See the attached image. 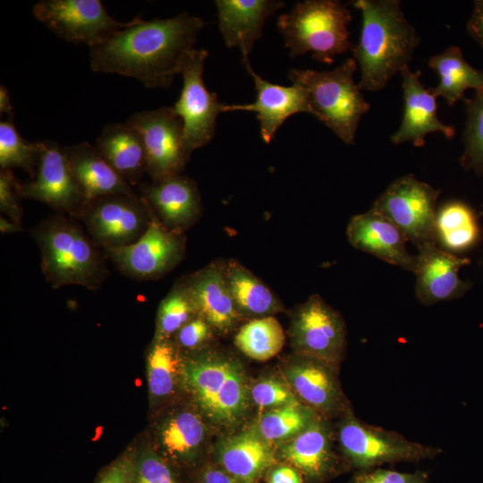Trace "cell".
<instances>
[{
  "label": "cell",
  "instance_id": "19",
  "mask_svg": "<svg viewBox=\"0 0 483 483\" xmlns=\"http://www.w3.org/2000/svg\"><path fill=\"white\" fill-rule=\"evenodd\" d=\"M346 234L355 249L402 269L414 271L416 255L407 250V239L394 223L379 212L370 208L352 216Z\"/></svg>",
  "mask_w": 483,
  "mask_h": 483
},
{
  "label": "cell",
  "instance_id": "21",
  "mask_svg": "<svg viewBox=\"0 0 483 483\" xmlns=\"http://www.w3.org/2000/svg\"><path fill=\"white\" fill-rule=\"evenodd\" d=\"M225 261L209 263L182 280L199 316L213 329L226 334L240 319L224 272Z\"/></svg>",
  "mask_w": 483,
  "mask_h": 483
},
{
  "label": "cell",
  "instance_id": "10",
  "mask_svg": "<svg viewBox=\"0 0 483 483\" xmlns=\"http://www.w3.org/2000/svg\"><path fill=\"white\" fill-rule=\"evenodd\" d=\"M32 13L59 38L89 48L131 23L114 20L99 0H42Z\"/></svg>",
  "mask_w": 483,
  "mask_h": 483
},
{
  "label": "cell",
  "instance_id": "30",
  "mask_svg": "<svg viewBox=\"0 0 483 483\" xmlns=\"http://www.w3.org/2000/svg\"><path fill=\"white\" fill-rule=\"evenodd\" d=\"M480 229L475 211L460 200H451L436 211V241L449 252H462L479 241Z\"/></svg>",
  "mask_w": 483,
  "mask_h": 483
},
{
  "label": "cell",
  "instance_id": "43",
  "mask_svg": "<svg viewBox=\"0 0 483 483\" xmlns=\"http://www.w3.org/2000/svg\"><path fill=\"white\" fill-rule=\"evenodd\" d=\"M97 483H135V459L124 455L112 463Z\"/></svg>",
  "mask_w": 483,
  "mask_h": 483
},
{
  "label": "cell",
  "instance_id": "23",
  "mask_svg": "<svg viewBox=\"0 0 483 483\" xmlns=\"http://www.w3.org/2000/svg\"><path fill=\"white\" fill-rule=\"evenodd\" d=\"M143 199L168 229L183 233L201 213L200 195L196 182L175 174L142 187Z\"/></svg>",
  "mask_w": 483,
  "mask_h": 483
},
{
  "label": "cell",
  "instance_id": "14",
  "mask_svg": "<svg viewBox=\"0 0 483 483\" xmlns=\"http://www.w3.org/2000/svg\"><path fill=\"white\" fill-rule=\"evenodd\" d=\"M152 209L136 195H108L87 205L80 216L95 245L123 247L138 241L147 230Z\"/></svg>",
  "mask_w": 483,
  "mask_h": 483
},
{
  "label": "cell",
  "instance_id": "44",
  "mask_svg": "<svg viewBox=\"0 0 483 483\" xmlns=\"http://www.w3.org/2000/svg\"><path fill=\"white\" fill-rule=\"evenodd\" d=\"M466 28L470 36L483 49V0L474 2Z\"/></svg>",
  "mask_w": 483,
  "mask_h": 483
},
{
  "label": "cell",
  "instance_id": "27",
  "mask_svg": "<svg viewBox=\"0 0 483 483\" xmlns=\"http://www.w3.org/2000/svg\"><path fill=\"white\" fill-rule=\"evenodd\" d=\"M217 453L223 469L242 483H253L275 462L270 444L256 431L223 440Z\"/></svg>",
  "mask_w": 483,
  "mask_h": 483
},
{
  "label": "cell",
  "instance_id": "11",
  "mask_svg": "<svg viewBox=\"0 0 483 483\" xmlns=\"http://www.w3.org/2000/svg\"><path fill=\"white\" fill-rule=\"evenodd\" d=\"M127 123L141 137L147 173L153 182L181 174L191 155L184 145L182 122L172 106L137 112Z\"/></svg>",
  "mask_w": 483,
  "mask_h": 483
},
{
  "label": "cell",
  "instance_id": "5",
  "mask_svg": "<svg viewBox=\"0 0 483 483\" xmlns=\"http://www.w3.org/2000/svg\"><path fill=\"white\" fill-rule=\"evenodd\" d=\"M351 21V11L338 0H305L281 14L277 28L291 57L310 53L315 60L330 64L336 55L352 49Z\"/></svg>",
  "mask_w": 483,
  "mask_h": 483
},
{
  "label": "cell",
  "instance_id": "40",
  "mask_svg": "<svg viewBox=\"0 0 483 483\" xmlns=\"http://www.w3.org/2000/svg\"><path fill=\"white\" fill-rule=\"evenodd\" d=\"M428 480L429 473L428 471L401 472L374 468L358 470L350 483H428Z\"/></svg>",
  "mask_w": 483,
  "mask_h": 483
},
{
  "label": "cell",
  "instance_id": "24",
  "mask_svg": "<svg viewBox=\"0 0 483 483\" xmlns=\"http://www.w3.org/2000/svg\"><path fill=\"white\" fill-rule=\"evenodd\" d=\"M327 419L320 416L281 448L282 457L315 483L335 474L339 464Z\"/></svg>",
  "mask_w": 483,
  "mask_h": 483
},
{
  "label": "cell",
  "instance_id": "36",
  "mask_svg": "<svg viewBox=\"0 0 483 483\" xmlns=\"http://www.w3.org/2000/svg\"><path fill=\"white\" fill-rule=\"evenodd\" d=\"M463 101L466 121L460 163L463 169L483 175V90Z\"/></svg>",
  "mask_w": 483,
  "mask_h": 483
},
{
  "label": "cell",
  "instance_id": "9",
  "mask_svg": "<svg viewBox=\"0 0 483 483\" xmlns=\"http://www.w3.org/2000/svg\"><path fill=\"white\" fill-rule=\"evenodd\" d=\"M185 242L183 233L168 229L153 212L147 230L138 241L105 250L125 275L139 280H156L183 259Z\"/></svg>",
  "mask_w": 483,
  "mask_h": 483
},
{
  "label": "cell",
  "instance_id": "4",
  "mask_svg": "<svg viewBox=\"0 0 483 483\" xmlns=\"http://www.w3.org/2000/svg\"><path fill=\"white\" fill-rule=\"evenodd\" d=\"M41 254V267L53 287L80 285L96 290L106 267L95 244L81 228L62 216L41 223L33 231Z\"/></svg>",
  "mask_w": 483,
  "mask_h": 483
},
{
  "label": "cell",
  "instance_id": "31",
  "mask_svg": "<svg viewBox=\"0 0 483 483\" xmlns=\"http://www.w3.org/2000/svg\"><path fill=\"white\" fill-rule=\"evenodd\" d=\"M206 434L201 418L191 411H181L160 427L158 440L164 451L173 458L186 459L197 453Z\"/></svg>",
  "mask_w": 483,
  "mask_h": 483
},
{
  "label": "cell",
  "instance_id": "38",
  "mask_svg": "<svg viewBox=\"0 0 483 483\" xmlns=\"http://www.w3.org/2000/svg\"><path fill=\"white\" fill-rule=\"evenodd\" d=\"M250 397L257 405L272 409L301 404L296 394L286 384L272 378L256 383L250 390Z\"/></svg>",
  "mask_w": 483,
  "mask_h": 483
},
{
  "label": "cell",
  "instance_id": "17",
  "mask_svg": "<svg viewBox=\"0 0 483 483\" xmlns=\"http://www.w3.org/2000/svg\"><path fill=\"white\" fill-rule=\"evenodd\" d=\"M298 356L284 371L292 392L326 419L343 416L351 408L337 379V367L317 358Z\"/></svg>",
  "mask_w": 483,
  "mask_h": 483
},
{
  "label": "cell",
  "instance_id": "32",
  "mask_svg": "<svg viewBox=\"0 0 483 483\" xmlns=\"http://www.w3.org/2000/svg\"><path fill=\"white\" fill-rule=\"evenodd\" d=\"M285 335L273 316L256 318L243 325L234 337L237 348L256 360H267L284 347Z\"/></svg>",
  "mask_w": 483,
  "mask_h": 483
},
{
  "label": "cell",
  "instance_id": "41",
  "mask_svg": "<svg viewBox=\"0 0 483 483\" xmlns=\"http://www.w3.org/2000/svg\"><path fill=\"white\" fill-rule=\"evenodd\" d=\"M20 185L11 169L0 171V210L8 218L21 224L22 208L20 203Z\"/></svg>",
  "mask_w": 483,
  "mask_h": 483
},
{
  "label": "cell",
  "instance_id": "16",
  "mask_svg": "<svg viewBox=\"0 0 483 483\" xmlns=\"http://www.w3.org/2000/svg\"><path fill=\"white\" fill-rule=\"evenodd\" d=\"M470 259L460 257L428 243L418 248L415 294L419 303L431 306L435 303L462 297L470 284L461 279L459 272L469 265Z\"/></svg>",
  "mask_w": 483,
  "mask_h": 483
},
{
  "label": "cell",
  "instance_id": "1",
  "mask_svg": "<svg viewBox=\"0 0 483 483\" xmlns=\"http://www.w3.org/2000/svg\"><path fill=\"white\" fill-rule=\"evenodd\" d=\"M204 25L187 13L149 21L134 18L89 48L90 68L136 79L147 88H167L181 74Z\"/></svg>",
  "mask_w": 483,
  "mask_h": 483
},
{
  "label": "cell",
  "instance_id": "37",
  "mask_svg": "<svg viewBox=\"0 0 483 483\" xmlns=\"http://www.w3.org/2000/svg\"><path fill=\"white\" fill-rule=\"evenodd\" d=\"M197 315L194 303L182 281L177 283L159 305L156 341L167 340Z\"/></svg>",
  "mask_w": 483,
  "mask_h": 483
},
{
  "label": "cell",
  "instance_id": "33",
  "mask_svg": "<svg viewBox=\"0 0 483 483\" xmlns=\"http://www.w3.org/2000/svg\"><path fill=\"white\" fill-rule=\"evenodd\" d=\"M183 363L176 347L167 340L155 341L147 357V380L154 399L169 396L182 377Z\"/></svg>",
  "mask_w": 483,
  "mask_h": 483
},
{
  "label": "cell",
  "instance_id": "47",
  "mask_svg": "<svg viewBox=\"0 0 483 483\" xmlns=\"http://www.w3.org/2000/svg\"><path fill=\"white\" fill-rule=\"evenodd\" d=\"M0 114H6L9 116H13L11 97L8 89L3 85L0 86Z\"/></svg>",
  "mask_w": 483,
  "mask_h": 483
},
{
  "label": "cell",
  "instance_id": "39",
  "mask_svg": "<svg viewBox=\"0 0 483 483\" xmlns=\"http://www.w3.org/2000/svg\"><path fill=\"white\" fill-rule=\"evenodd\" d=\"M135 483H178L173 470L152 451L145 450L135 459Z\"/></svg>",
  "mask_w": 483,
  "mask_h": 483
},
{
  "label": "cell",
  "instance_id": "15",
  "mask_svg": "<svg viewBox=\"0 0 483 483\" xmlns=\"http://www.w3.org/2000/svg\"><path fill=\"white\" fill-rule=\"evenodd\" d=\"M44 148L31 181L20 185L22 198L80 216L89 201L69 165L64 147L43 140Z\"/></svg>",
  "mask_w": 483,
  "mask_h": 483
},
{
  "label": "cell",
  "instance_id": "7",
  "mask_svg": "<svg viewBox=\"0 0 483 483\" xmlns=\"http://www.w3.org/2000/svg\"><path fill=\"white\" fill-rule=\"evenodd\" d=\"M336 439L345 463L357 470L386 463L419 462L443 453L441 447L411 441L395 431L367 424L351 409L341 416Z\"/></svg>",
  "mask_w": 483,
  "mask_h": 483
},
{
  "label": "cell",
  "instance_id": "22",
  "mask_svg": "<svg viewBox=\"0 0 483 483\" xmlns=\"http://www.w3.org/2000/svg\"><path fill=\"white\" fill-rule=\"evenodd\" d=\"M218 27L225 45L237 47L244 64L261 38L267 19L284 6L279 0H216Z\"/></svg>",
  "mask_w": 483,
  "mask_h": 483
},
{
  "label": "cell",
  "instance_id": "2",
  "mask_svg": "<svg viewBox=\"0 0 483 483\" xmlns=\"http://www.w3.org/2000/svg\"><path fill=\"white\" fill-rule=\"evenodd\" d=\"M361 28L353 58L360 69V90L379 91L409 66L420 43L415 28L406 19L399 0H356Z\"/></svg>",
  "mask_w": 483,
  "mask_h": 483
},
{
  "label": "cell",
  "instance_id": "13",
  "mask_svg": "<svg viewBox=\"0 0 483 483\" xmlns=\"http://www.w3.org/2000/svg\"><path fill=\"white\" fill-rule=\"evenodd\" d=\"M290 337L298 354L338 367L346 346V327L338 311L313 294L293 311Z\"/></svg>",
  "mask_w": 483,
  "mask_h": 483
},
{
  "label": "cell",
  "instance_id": "28",
  "mask_svg": "<svg viewBox=\"0 0 483 483\" xmlns=\"http://www.w3.org/2000/svg\"><path fill=\"white\" fill-rule=\"evenodd\" d=\"M428 64L439 78L438 84L431 89V92L436 97L444 98L448 106L463 100L467 89L483 90V71L472 67L456 46H450L431 56Z\"/></svg>",
  "mask_w": 483,
  "mask_h": 483
},
{
  "label": "cell",
  "instance_id": "18",
  "mask_svg": "<svg viewBox=\"0 0 483 483\" xmlns=\"http://www.w3.org/2000/svg\"><path fill=\"white\" fill-rule=\"evenodd\" d=\"M403 98V114L399 128L390 137L394 145L411 142L423 147L430 133H441L448 139L455 131L452 125L441 122L437 116L436 97L419 80L420 71L411 72L408 67L401 71Z\"/></svg>",
  "mask_w": 483,
  "mask_h": 483
},
{
  "label": "cell",
  "instance_id": "20",
  "mask_svg": "<svg viewBox=\"0 0 483 483\" xmlns=\"http://www.w3.org/2000/svg\"><path fill=\"white\" fill-rule=\"evenodd\" d=\"M245 67L254 80L256 100L250 104H224L223 112L255 113L259 122L261 139L270 143L288 117L301 112L309 113L306 93L298 84L286 87L264 80L252 70L250 64Z\"/></svg>",
  "mask_w": 483,
  "mask_h": 483
},
{
  "label": "cell",
  "instance_id": "48",
  "mask_svg": "<svg viewBox=\"0 0 483 483\" xmlns=\"http://www.w3.org/2000/svg\"><path fill=\"white\" fill-rule=\"evenodd\" d=\"M0 231L4 233H13L21 231V224L8 218L3 217L0 218Z\"/></svg>",
  "mask_w": 483,
  "mask_h": 483
},
{
  "label": "cell",
  "instance_id": "26",
  "mask_svg": "<svg viewBox=\"0 0 483 483\" xmlns=\"http://www.w3.org/2000/svg\"><path fill=\"white\" fill-rule=\"evenodd\" d=\"M96 148L129 184L137 183L147 173L141 137L128 123L106 125L96 140Z\"/></svg>",
  "mask_w": 483,
  "mask_h": 483
},
{
  "label": "cell",
  "instance_id": "35",
  "mask_svg": "<svg viewBox=\"0 0 483 483\" xmlns=\"http://www.w3.org/2000/svg\"><path fill=\"white\" fill-rule=\"evenodd\" d=\"M43 148V141L30 142L20 135L13 116L0 122L1 169L18 167L34 177Z\"/></svg>",
  "mask_w": 483,
  "mask_h": 483
},
{
  "label": "cell",
  "instance_id": "42",
  "mask_svg": "<svg viewBox=\"0 0 483 483\" xmlns=\"http://www.w3.org/2000/svg\"><path fill=\"white\" fill-rule=\"evenodd\" d=\"M212 326L197 315L186 323L176 334L177 343L186 349H196L204 344L211 335Z\"/></svg>",
  "mask_w": 483,
  "mask_h": 483
},
{
  "label": "cell",
  "instance_id": "3",
  "mask_svg": "<svg viewBox=\"0 0 483 483\" xmlns=\"http://www.w3.org/2000/svg\"><path fill=\"white\" fill-rule=\"evenodd\" d=\"M354 58H347L333 70L318 72L292 69L288 77L305 91L309 114L328 127L343 143L352 145L369 103L363 97L353 74Z\"/></svg>",
  "mask_w": 483,
  "mask_h": 483
},
{
  "label": "cell",
  "instance_id": "8",
  "mask_svg": "<svg viewBox=\"0 0 483 483\" xmlns=\"http://www.w3.org/2000/svg\"><path fill=\"white\" fill-rule=\"evenodd\" d=\"M440 192L413 174H405L394 180L371 208L394 223L418 249L436 243V201Z\"/></svg>",
  "mask_w": 483,
  "mask_h": 483
},
{
  "label": "cell",
  "instance_id": "34",
  "mask_svg": "<svg viewBox=\"0 0 483 483\" xmlns=\"http://www.w3.org/2000/svg\"><path fill=\"white\" fill-rule=\"evenodd\" d=\"M320 416L313 409L301 403L274 408L262 415L256 432L268 443L288 441L305 430Z\"/></svg>",
  "mask_w": 483,
  "mask_h": 483
},
{
  "label": "cell",
  "instance_id": "25",
  "mask_svg": "<svg viewBox=\"0 0 483 483\" xmlns=\"http://www.w3.org/2000/svg\"><path fill=\"white\" fill-rule=\"evenodd\" d=\"M71 170L89 202L108 195H135L130 184L96 147L81 142L64 147Z\"/></svg>",
  "mask_w": 483,
  "mask_h": 483
},
{
  "label": "cell",
  "instance_id": "6",
  "mask_svg": "<svg viewBox=\"0 0 483 483\" xmlns=\"http://www.w3.org/2000/svg\"><path fill=\"white\" fill-rule=\"evenodd\" d=\"M188 392L205 416L219 425H233L245 414L250 393L241 365L221 354L206 352L183 363Z\"/></svg>",
  "mask_w": 483,
  "mask_h": 483
},
{
  "label": "cell",
  "instance_id": "45",
  "mask_svg": "<svg viewBox=\"0 0 483 483\" xmlns=\"http://www.w3.org/2000/svg\"><path fill=\"white\" fill-rule=\"evenodd\" d=\"M269 483H302V479L295 468L282 466L272 470Z\"/></svg>",
  "mask_w": 483,
  "mask_h": 483
},
{
  "label": "cell",
  "instance_id": "12",
  "mask_svg": "<svg viewBox=\"0 0 483 483\" xmlns=\"http://www.w3.org/2000/svg\"><path fill=\"white\" fill-rule=\"evenodd\" d=\"M208 52L195 48L182 70V87L179 98L172 106L181 118L184 145L191 152L208 144L214 137L217 115L224 104L216 93L209 91L203 80L204 65Z\"/></svg>",
  "mask_w": 483,
  "mask_h": 483
},
{
  "label": "cell",
  "instance_id": "29",
  "mask_svg": "<svg viewBox=\"0 0 483 483\" xmlns=\"http://www.w3.org/2000/svg\"><path fill=\"white\" fill-rule=\"evenodd\" d=\"M225 277L241 317H267L283 309L273 292L239 260H225Z\"/></svg>",
  "mask_w": 483,
  "mask_h": 483
},
{
  "label": "cell",
  "instance_id": "46",
  "mask_svg": "<svg viewBox=\"0 0 483 483\" xmlns=\"http://www.w3.org/2000/svg\"><path fill=\"white\" fill-rule=\"evenodd\" d=\"M201 483H242L225 470L208 468L202 474Z\"/></svg>",
  "mask_w": 483,
  "mask_h": 483
}]
</instances>
